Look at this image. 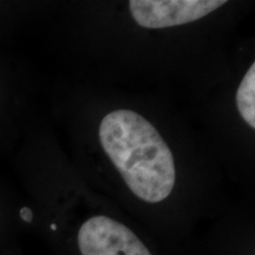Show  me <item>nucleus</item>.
<instances>
[{"instance_id":"obj_1","label":"nucleus","mask_w":255,"mask_h":255,"mask_svg":"<svg viewBox=\"0 0 255 255\" xmlns=\"http://www.w3.org/2000/svg\"><path fill=\"white\" fill-rule=\"evenodd\" d=\"M101 144L124 182L148 203L167 199L176 181L174 156L156 128L136 111H111L100 124Z\"/></svg>"},{"instance_id":"obj_6","label":"nucleus","mask_w":255,"mask_h":255,"mask_svg":"<svg viewBox=\"0 0 255 255\" xmlns=\"http://www.w3.org/2000/svg\"><path fill=\"white\" fill-rule=\"evenodd\" d=\"M51 229H53V231H56L57 226H56V225H51Z\"/></svg>"},{"instance_id":"obj_4","label":"nucleus","mask_w":255,"mask_h":255,"mask_svg":"<svg viewBox=\"0 0 255 255\" xmlns=\"http://www.w3.org/2000/svg\"><path fill=\"white\" fill-rule=\"evenodd\" d=\"M239 114L252 129L255 128V63L242 78L237 92Z\"/></svg>"},{"instance_id":"obj_3","label":"nucleus","mask_w":255,"mask_h":255,"mask_svg":"<svg viewBox=\"0 0 255 255\" xmlns=\"http://www.w3.org/2000/svg\"><path fill=\"white\" fill-rule=\"evenodd\" d=\"M82 255H151L132 231L104 215L89 219L78 232Z\"/></svg>"},{"instance_id":"obj_5","label":"nucleus","mask_w":255,"mask_h":255,"mask_svg":"<svg viewBox=\"0 0 255 255\" xmlns=\"http://www.w3.org/2000/svg\"><path fill=\"white\" fill-rule=\"evenodd\" d=\"M20 218L24 220V221L26 222H31L32 219H33V213H32V210L30 208H21L20 210Z\"/></svg>"},{"instance_id":"obj_2","label":"nucleus","mask_w":255,"mask_h":255,"mask_svg":"<svg viewBox=\"0 0 255 255\" xmlns=\"http://www.w3.org/2000/svg\"><path fill=\"white\" fill-rule=\"evenodd\" d=\"M225 4V0H130L129 9L139 26L157 30L193 23Z\"/></svg>"}]
</instances>
